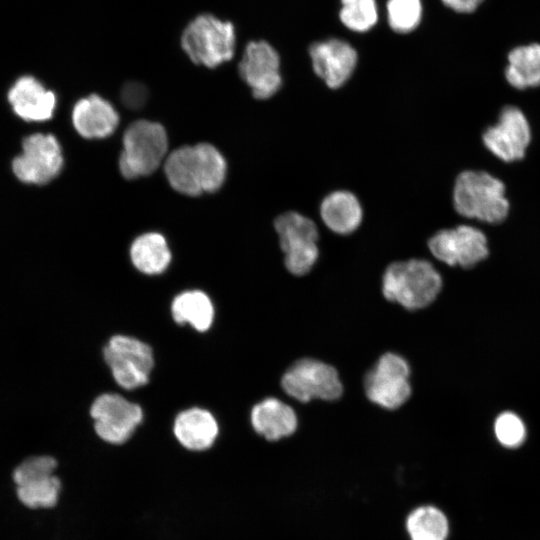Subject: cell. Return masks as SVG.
<instances>
[{"mask_svg": "<svg viewBox=\"0 0 540 540\" xmlns=\"http://www.w3.org/2000/svg\"><path fill=\"white\" fill-rule=\"evenodd\" d=\"M411 540H446L449 533L444 513L433 506H421L413 510L406 521Z\"/></svg>", "mask_w": 540, "mask_h": 540, "instance_id": "d4e9b609", "label": "cell"}, {"mask_svg": "<svg viewBox=\"0 0 540 540\" xmlns=\"http://www.w3.org/2000/svg\"><path fill=\"white\" fill-rule=\"evenodd\" d=\"M339 13L341 22L355 32L370 30L378 20L375 0H341Z\"/></svg>", "mask_w": 540, "mask_h": 540, "instance_id": "484cf974", "label": "cell"}, {"mask_svg": "<svg viewBox=\"0 0 540 540\" xmlns=\"http://www.w3.org/2000/svg\"><path fill=\"white\" fill-rule=\"evenodd\" d=\"M283 391L299 402L313 399L334 401L343 385L337 370L320 360L303 358L294 362L281 378Z\"/></svg>", "mask_w": 540, "mask_h": 540, "instance_id": "8992f818", "label": "cell"}, {"mask_svg": "<svg viewBox=\"0 0 540 540\" xmlns=\"http://www.w3.org/2000/svg\"><path fill=\"white\" fill-rule=\"evenodd\" d=\"M387 17L392 30L397 33H409L421 21V0H388Z\"/></svg>", "mask_w": 540, "mask_h": 540, "instance_id": "4316f807", "label": "cell"}, {"mask_svg": "<svg viewBox=\"0 0 540 540\" xmlns=\"http://www.w3.org/2000/svg\"><path fill=\"white\" fill-rule=\"evenodd\" d=\"M320 215L330 230L346 235L358 228L363 218V211L353 193L340 190L324 198L320 206Z\"/></svg>", "mask_w": 540, "mask_h": 540, "instance_id": "44dd1931", "label": "cell"}, {"mask_svg": "<svg viewBox=\"0 0 540 540\" xmlns=\"http://www.w3.org/2000/svg\"><path fill=\"white\" fill-rule=\"evenodd\" d=\"M22 149V153L12 162L13 172L20 181L43 185L60 173L63 155L53 135L32 134L23 140Z\"/></svg>", "mask_w": 540, "mask_h": 540, "instance_id": "8fae6325", "label": "cell"}, {"mask_svg": "<svg viewBox=\"0 0 540 540\" xmlns=\"http://www.w3.org/2000/svg\"><path fill=\"white\" fill-rule=\"evenodd\" d=\"M72 123L82 137L101 139L116 130L119 115L109 101L92 94L76 102L72 110Z\"/></svg>", "mask_w": 540, "mask_h": 540, "instance_id": "2e32d148", "label": "cell"}, {"mask_svg": "<svg viewBox=\"0 0 540 540\" xmlns=\"http://www.w3.org/2000/svg\"><path fill=\"white\" fill-rule=\"evenodd\" d=\"M484 0H442L450 9L460 13L473 12Z\"/></svg>", "mask_w": 540, "mask_h": 540, "instance_id": "4dcf8cb0", "label": "cell"}, {"mask_svg": "<svg viewBox=\"0 0 540 540\" xmlns=\"http://www.w3.org/2000/svg\"><path fill=\"white\" fill-rule=\"evenodd\" d=\"M103 356L114 380L122 388L131 390L147 384L154 366L148 344L131 336L115 335L104 347Z\"/></svg>", "mask_w": 540, "mask_h": 540, "instance_id": "9c48e42d", "label": "cell"}, {"mask_svg": "<svg viewBox=\"0 0 540 540\" xmlns=\"http://www.w3.org/2000/svg\"><path fill=\"white\" fill-rule=\"evenodd\" d=\"M97 436L106 443L127 442L143 419L141 407L115 393L98 396L90 409Z\"/></svg>", "mask_w": 540, "mask_h": 540, "instance_id": "30bf717a", "label": "cell"}, {"mask_svg": "<svg viewBox=\"0 0 540 540\" xmlns=\"http://www.w3.org/2000/svg\"><path fill=\"white\" fill-rule=\"evenodd\" d=\"M494 431L498 441L508 448L521 445L526 435L524 423L512 412H504L497 417Z\"/></svg>", "mask_w": 540, "mask_h": 540, "instance_id": "f1b7e54d", "label": "cell"}, {"mask_svg": "<svg viewBox=\"0 0 540 540\" xmlns=\"http://www.w3.org/2000/svg\"><path fill=\"white\" fill-rule=\"evenodd\" d=\"M507 82L518 90L540 85V44L518 46L508 54Z\"/></svg>", "mask_w": 540, "mask_h": 540, "instance_id": "cb8c5ba5", "label": "cell"}, {"mask_svg": "<svg viewBox=\"0 0 540 540\" xmlns=\"http://www.w3.org/2000/svg\"><path fill=\"white\" fill-rule=\"evenodd\" d=\"M428 247L438 260L464 268L474 266L489 253L485 234L468 225L438 231L430 238Z\"/></svg>", "mask_w": 540, "mask_h": 540, "instance_id": "7c38bea8", "label": "cell"}, {"mask_svg": "<svg viewBox=\"0 0 540 540\" xmlns=\"http://www.w3.org/2000/svg\"><path fill=\"white\" fill-rule=\"evenodd\" d=\"M130 258L136 269L147 275L164 272L172 255L165 237L157 232L138 236L131 244Z\"/></svg>", "mask_w": 540, "mask_h": 540, "instance_id": "7402d4cb", "label": "cell"}, {"mask_svg": "<svg viewBox=\"0 0 540 540\" xmlns=\"http://www.w3.org/2000/svg\"><path fill=\"white\" fill-rule=\"evenodd\" d=\"M411 369L399 354L387 352L380 356L364 378L367 398L383 409L395 410L410 398Z\"/></svg>", "mask_w": 540, "mask_h": 540, "instance_id": "52a82bcc", "label": "cell"}, {"mask_svg": "<svg viewBox=\"0 0 540 540\" xmlns=\"http://www.w3.org/2000/svg\"><path fill=\"white\" fill-rule=\"evenodd\" d=\"M181 44L195 64L215 68L234 55V27L212 15H200L183 31Z\"/></svg>", "mask_w": 540, "mask_h": 540, "instance_id": "277c9868", "label": "cell"}, {"mask_svg": "<svg viewBox=\"0 0 540 540\" xmlns=\"http://www.w3.org/2000/svg\"><path fill=\"white\" fill-rule=\"evenodd\" d=\"M164 171L171 187L187 196L203 193V165L196 145L182 146L167 155Z\"/></svg>", "mask_w": 540, "mask_h": 540, "instance_id": "d6986e66", "label": "cell"}, {"mask_svg": "<svg viewBox=\"0 0 540 540\" xmlns=\"http://www.w3.org/2000/svg\"><path fill=\"white\" fill-rule=\"evenodd\" d=\"M485 147L498 159L514 162L522 159L531 141L529 122L515 106L502 109L497 123L488 127L482 136Z\"/></svg>", "mask_w": 540, "mask_h": 540, "instance_id": "4fadbf2b", "label": "cell"}, {"mask_svg": "<svg viewBox=\"0 0 540 540\" xmlns=\"http://www.w3.org/2000/svg\"><path fill=\"white\" fill-rule=\"evenodd\" d=\"M250 420L255 432L269 441L288 437L298 427L294 409L274 397L265 398L254 405Z\"/></svg>", "mask_w": 540, "mask_h": 540, "instance_id": "ffe728a7", "label": "cell"}, {"mask_svg": "<svg viewBox=\"0 0 540 540\" xmlns=\"http://www.w3.org/2000/svg\"><path fill=\"white\" fill-rule=\"evenodd\" d=\"M123 102L132 108L139 107L146 99V90L137 83L127 84L122 92Z\"/></svg>", "mask_w": 540, "mask_h": 540, "instance_id": "f546056e", "label": "cell"}, {"mask_svg": "<svg viewBox=\"0 0 540 540\" xmlns=\"http://www.w3.org/2000/svg\"><path fill=\"white\" fill-rule=\"evenodd\" d=\"M277 51L265 41H252L239 63V74L257 99L272 97L282 85Z\"/></svg>", "mask_w": 540, "mask_h": 540, "instance_id": "5bb4252c", "label": "cell"}, {"mask_svg": "<svg viewBox=\"0 0 540 540\" xmlns=\"http://www.w3.org/2000/svg\"><path fill=\"white\" fill-rule=\"evenodd\" d=\"M442 288V278L424 259H410L390 264L382 277L384 297L408 310L431 304Z\"/></svg>", "mask_w": 540, "mask_h": 540, "instance_id": "6da1fadb", "label": "cell"}, {"mask_svg": "<svg viewBox=\"0 0 540 540\" xmlns=\"http://www.w3.org/2000/svg\"><path fill=\"white\" fill-rule=\"evenodd\" d=\"M309 54L315 73L333 89L348 81L357 64L356 50L341 39L315 42L309 47Z\"/></svg>", "mask_w": 540, "mask_h": 540, "instance_id": "9a60e30c", "label": "cell"}, {"mask_svg": "<svg viewBox=\"0 0 540 540\" xmlns=\"http://www.w3.org/2000/svg\"><path fill=\"white\" fill-rule=\"evenodd\" d=\"M14 112L25 121H46L56 107L55 94L32 76L19 78L8 92Z\"/></svg>", "mask_w": 540, "mask_h": 540, "instance_id": "e0dca14e", "label": "cell"}, {"mask_svg": "<svg viewBox=\"0 0 540 540\" xmlns=\"http://www.w3.org/2000/svg\"><path fill=\"white\" fill-rule=\"evenodd\" d=\"M203 168V192L213 193L221 188L227 173V163L220 151L209 143L197 144Z\"/></svg>", "mask_w": 540, "mask_h": 540, "instance_id": "83f0119b", "label": "cell"}, {"mask_svg": "<svg viewBox=\"0 0 540 540\" xmlns=\"http://www.w3.org/2000/svg\"><path fill=\"white\" fill-rule=\"evenodd\" d=\"M173 434L186 450L204 452L210 449L217 440L219 425L209 411L193 407L176 416Z\"/></svg>", "mask_w": 540, "mask_h": 540, "instance_id": "ac0fdd59", "label": "cell"}, {"mask_svg": "<svg viewBox=\"0 0 540 540\" xmlns=\"http://www.w3.org/2000/svg\"><path fill=\"white\" fill-rule=\"evenodd\" d=\"M122 143L119 170L126 179L152 174L167 157V133L156 122L138 120L131 123L124 132Z\"/></svg>", "mask_w": 540, "mask_h": 540, "instance_id": "3957f363", "label": "cell"}, {"mask_svg": "<svg viewBox=\"0 0 540 540\" xmlns=\"http://www.w3.org/2000/svg\"><path fill=\"white\" fill-rule=\"evenodd\" d=\"M173 319L178 324H189L195 330H208L214 318V307L208 295L199 290L178 294L171 305Z\"/></svg>", "mask_w": 540, "mask_h": 540, "instance_id": "603a6c76", "label": "cell"}, {"mask_svg": "<svg viewBox=\"0 0 540 540\" xmlns=\"http://www.w3.org/2000/svg\"><path fill=\"white\" fill-rule=\"evenodd\" d=\"M57 460L50 455L31 456L13 471L15 492L22 505L30 509H51L59 500L62 482L55 473Z\"/></svg>", "mask_w": 540, "mask_h": 540, "instance_id": "5b68a950", "label": "cell"}, {"mask_svg": "<svg viewBox=\"0 0 540 540\" xmlns=\"http://www.w3.org/2000/svg\"><path fill=\"white\" fill-rule=\"evenodd\" d=\"M453 204L461 216L490 224L503 221L509 211L505 185L484 171L468 170L457 176Z\"/></svg>", "mask_w": 540, "mask_h": 540, "instance_id": "7a4b0ae2", "label": "cell"}, {"mask_svg": "<svg viewBox=\"0 0 540 540\" xmlns=\"http://www.w3.org/2000/svg\"><path fill=\"white\" fill-rule=\"evenodd\" d=\"M274 225L287 270L296 276L307 274L319 254L315 223L297 212H286L276 218Z\"/></svg>", "mask_w": 540, "mask_h": 540, "instance_id": "ba28073f", "label": "cell"}]
</instances>
